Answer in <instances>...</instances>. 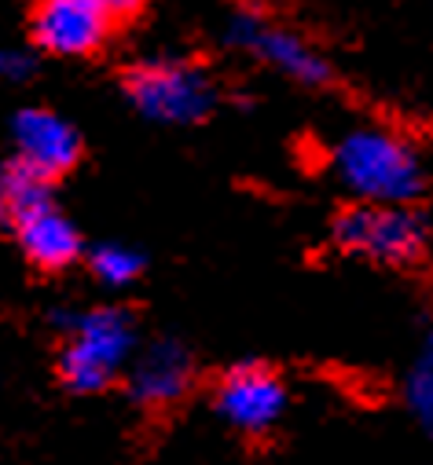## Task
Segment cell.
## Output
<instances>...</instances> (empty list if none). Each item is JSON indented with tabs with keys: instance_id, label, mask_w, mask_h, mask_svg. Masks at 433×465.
<instances>
[{
	"instance_id": "6da1fadb",
	"label": "cell",
	"mask_w": 433,
	"mask_h": 465,
	"mask_svg": "<svg viewBox=\"0 0 433 465\" xmlns=\"http://www.w3.org/2000/svg\"><path fill=\"white\" fill-rule=\"evenodd\" d=\"M331 169L364 205H411L426 191L418 147L386 125H357L342 133L331 147Z\"/></svg>"
},
{
	"instance_id": "7a4b0ae2",
	"label": "cell",
	"mask_w": 433,
	"mask_h": 465,
	"mask_svg": "<svg viewBox=\"0 0 433 465\" xmlns=\"http://www.w3.org/2000/svg\"><path fill=\"white\" fill-rule=\"evenodd\" d=\"M136 356V326L126 308H88L66 322L59 374L74 392L111 389Z\"/></svg>"
},
{
	"instance_id": "3957f363",
	"label": "cell",
	"mask_w": 433,
	"mask_h": 465,
	"mask_svg": "<svg viewBox=\"0 0 433 465\" xmlns=\"http://www.w3.org/2000/svg\"><path fill=\"white\" fill-rule=\"evenodd\" d=\"M122 92L140 118L155 125H198L216 106V81L184 59H144L126 70Z\"/></svg>"
},
{
	"instance_id": "277c9868",
	"label": "cell",
	"mask_w": 433,
	"mask_h": 465,
	"mask_svg": "<svg viewBox=\"0 0 433 465\" xmlns=\"http://www.w3.org/2000/svg\"><path fill=\"white\" fill-rule=\"evenodd\" d=\"M335 242L346 253L389 268H411L429 246L426 216L415 205H349L335 220Z\"/></svg>"
},
{
	"instance_id": "5b68a950",
	"label": "cell",
	"mask_w": 433,
	"mask_h": 465,
	"mask_svg": "<svg viewBox=\"0 0 433 465\" xmlns=\"http://www.w3.org/2000/svg\"><path fill=\"white\" fill-rule=\"evenodd\" d=\"M225 41L239 52H247L250 59L265 63L268 70L305 84V88H323L331 84L335 70L327 63V55H323L312 41H305L297 30L290 26H279L272 23L261 8L254 5H239L232 8L228 15V26H225Z\"/></svg>"
},
{
	"instance_id": "8992f818",
	"label": "cell",
	"mask_w": 433,
	"mask_h": 465,
	"mask_svg": "<svg viewBox=\"0 0 433 465\" xmlns=\"http://www.w3.org/2000/svg\"><path fill=\"white\" fill-rule=\"evenodd\" d=\"M115 23L96 0H37L30 12V37L55 59H88L111 41Z\"/></svg>"
},
{
	"instance_id": "52a82bcc",
	"label": "cell",
	"mask_w": 433,
	"mask_h": 465,
	"mask_svg": "<svg viewBox=\"0 0 433 465\" xmlns=\"http://www.w3.org/2000/svg\"><path fill=\"white\" fill-rule=\"evenodd\" d=\"M15 162L45 176L48 183L66 176L81 162V133L48 106H26L12 122Z\"/></svg>"
},
{
	"instance_id": "ba28073f",
	"label": "cell",
	"mask_w": 433,
	"mask_h": 465,
	"mask_svg": "<svg viewBox=\"0 0 433 465\" xmlns=\"http://www.w3.org/2000/svg\"><path fill=\"white\" fill-rule=\"evenodd\" d=\"M287 411V385L261 363L232 367L216 381V414L239 432H268Z\"/></svg>"
},
{
	"instance_id": "9c48e42d",
	"label": "cell",
	"mask_w": 433,
	"mask_h": 465,
	"mask_svg": "<svg viewBox=\"0 0 433 465\" xmlns=\"http://www.w3.org/2000/svg\"><path fill=\"white\" fill-rule=\"evenodd\" d=\"M195 378V360L180 341H155L129 363V392L144 407L176 403Z\"/></svg>"
},
{
	"instance_id": "30bf717a",
	"label": "cell",
	"mask_w": 433,
	"mask_h": 465,
	"mask_svg": "<svg viewBox=\"0 0 433 465\" xmlns=\"http://www.w3.org/2000/svg\"><path fill=\"white\" fill-rule=\"evenodd\" d=\"M8 227L15 231L23 253L45 272H63L81 257V235H77L74 220L55 205V198L23 213Z\"/></svg>"
},
{
	"instance_id": "8fae6325",
	"label": "cell",
	"mask_w": 433,
	"mask_h": 465,
	"mask_svg": "<svg viewBox=\"0 0 433 465\" xmlns=\"http://www.w3.org/2000/svg\"><path fill=\"white\" fill-rule=\"evenodd\" d=\"M52 183L45 176H37L34 169H26L23 162H5L0 165V220L12 223L19 220L23 213L52 202Z\"/></svg>"
},
{
	"instance_id": "7c38bea8",
	"label": "cell",
	"mask_w": 433,
	"mask_h": 465,
	"mask_svg": "<svg viewBox=\"0 0 433 465\" xmlns=\"http://www.w3.org/2000/svg\"><path fill=\"white\" fill-rule=\"evenodd\" d=\"M88 268L103 286H129L144 272V257L126 242H103L88 253Z\"/></svg>"
},
{
	"instance_id": "4fadbf2b",
	"label": "cell",
	"mask_w": 433,
	"mask_h": 465,
	"mask_svg": "<svg viewBox=\"0 0 433 465\" xmlns=\"http://www.w3.org/2000/svg\"><path fill=\"white\" fill-rule=\"evenodd\" d=\"M404 400L422 425H433V352H418V360L411 363L404 381Z\"/></svg>"
},
{
	"instance_id": "5bb4252c",
	"label": "cell",
	"mask_w": 433,
	"mask_h": 465,
	"mask_svg": "<svg viewBox=\"0 0 433 465\" xmlns=\"http://www.w3.org/2000/svg\"><path fill=\"white\" fill-rule=\"evenodd\" d=\"M34 74V52L12 41H0V81H26Z\"/></svg>"
},
{
	"instance_id": "9a60e30c",
	"label": "cell",
	"mask_w": 433,
	"mask_h": 465,
	"mask_svg": "<svg viewBox=\"0 0 433 465\" xmlns=\"http://www.w3.org/2000/svg\"><path fill=\"white\" fill-rule=\"evenodd\" d=\"M96 5L106 12V19H129V15H136V12H144L147 8V0H96Z\"/></svg>"
}]
</instances>
